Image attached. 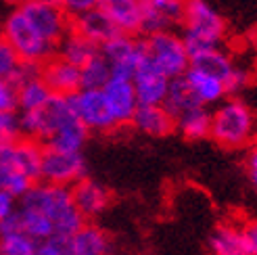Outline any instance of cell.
Listing matches in <instances>:
<instances>
[{"label": "cell", "instance_id": "6da1fadb", "mask_svg": "<svg viewBox=\"0 0 257 255\" xmlns=\"http://www.w3.org/2000/svg\"><path fill=\"white\" fill-rule=\"evenodd\" d=\"M19 201H21L19 207H28L46 215L55 226V236L69 238L86 224L84 215L78 211L73 203L71 188L67 186L36 182Z\"/></svg>", "mask_w": 257, "mask_h": 255}, {"label": "cell", "instance_id": "7a4b0ae2", "mask_svg": "<svg viewBox=\"0 0 257 255\" xmlns=\"http://www.w3.org/2000/svg\"><path fill=\"white\" fill-rule=\"evenodd\" d=\"M209 136L224 149H245L257 138V117L253 109L238 96L222 100L211 111Z\"/></svg>", "mask_w": 257, "mask_h": 255}, {"label": "cell", "instance_id": "3957f363", "mask_svg": "<svg viewBox=\"0 0 257 255\" xmlns=\"http://www.w3.org/2000/svg\"><path fill=\"white\" fill-rule=\"evenodd\" d=\"M184 46L188 55L217 48L226 36V21L207 0H186L184 3Z\"/></svg>", "mask_w": 257, "mask_h": 255}, {"label": "cell", "instance_id": "277c9868", "mask_svg": "<svg viewBox=\"0 0 257 255\" xmlns=\"http://www.w3.org/2000/svg\"><path fill=\"white\" fill-rule=\"evenodd\" d=\"M0 36H3V40L15 50L17 57L23 63H30V65L40 67L42 63H46L57 53V46L46 42L44 38L32 28L30 21L25 19L23 13L19 11V7H13L3 17Z\"/></svg>", "mask_w": 257, "mask_h": 255}, {"label": "cell", "instance_id": "5b68a950", "mask_svg": "<svg viewBox=\"0 0 257 255\" xmlns=\"http://www.w3.org/2000/svg\"><path fill=\"white\" fill-rule=\"evenodd\" d=\"M73 119L78 117L73 113L69 96L50 94V98L40 109L19 113V132L23 138L36 140L44 147L61 128H65Z\"/></svg>", "mask_w": 257, "mask_h": 255}, {"label": "cell", "instance_id": "8992f818", "mask_svg": "<svg viewBox=\"0 0 257 255\" xmlns=\"http://www.w3.org/2000/svg\"><path fill=\"white\" fill-rule=\"evenodd\" d=\"M147 59L155 65L165 78L176 80L190 69V55L184 46L182 36L176 32H159L145 38Z\"/></svg>", "mask_w": 257, "mask_h": 255}, {"label": "cell", "instance_id": "52a82bcc", "mask_svg": "<svg viewBox=\"0 0 257 255\" xmlns=\"http://www.w3.org/2000/svg\"><path fill=\"white\" fill-rule=\"evenodd\" d=\"M100 57L107 61L111 69V78H121L132 82L140 63L147 59L145 40L119 34L100 46Z\"/></svg>", "mask_w": 257, "mask_h": 255}, {"label": "cell", "instance_id": "ba28073f", "mask_svg": "<svg viewBox=\"0 0 257 255\" xmlns=\"http://www.w3.org/2000/svg\"><path fill=\"white\" fill-rule=\"evenodd\" d=\"M86 178V159L82 153H63L44 147L40 180L55 186H73Z\"/></svg>", "mask_w": 257, "mask_h": 255}, {"label": "cell", "instance_id": "9c48e42d", "mask_svg": "<svg viewBox=\"0 0 257 255\" xmlns=\"http://www.w3.org/2000/svg\"><path fill=\"white\" fill-rule=\"evenodd\" d=\"M19 11L23 13V17L30 21L32 28L40 34L46 42L55 44V46L71 30V19L67 17V13L61 7H48V5L38 3V0H30V3L21 5Z\"/></svg>", "mask_w": 257, "mask_h": 255}, {"label": "cell", "instance_id": "30bf717a", "mask_svg": "<svg viewBox=\"0 0 257 255\" xmlns=\"http://www.w3.org/2000/svg\"><path fill=\"white\" fill-rule=\"evenodd\" d=\"M42 155H44V147L40 143H36V140L23 138V136L0 147V159L7 165H11L15 172L30 178L34 184L40 182Z\"/></svg>", "mask_w": 257, "mask_h": 255}, {"label": "cell", "instance_id": "8fae6325", "mask_svg": "<svg viewBox=\"0 0 257 255\" xmlns=\"http://www.w3.org/2000/svg\"><path fill=\"white\" fill-rule=\"evenodd\" d=\"M71 107L78 121L86 128V130H96V132H105L113 130L115 121L111 119V113L107 109L105 96L102 90H78L73 96H69Z\"/></svg>", "mask_w": 257, "mask_h": 255}, {"label": "cell", "instance_id": "7c38bea8", "mask_svg": "<svg viewBox=\"0 0 257 255\" xmlns=\"http://www.w3.org/2000/svg\"><path fill=\"white\" fill-rule=\"evenodd\" d=\"M184 0H143V23L140 34L153 36L170 32L172 25L182 23Z\"/></svg>", "mask_w": 257, "mask_h": 255}, {"label": "cell", "instance_id": "4fadbf2b", "mask_svg": "<svg viewBox=\"0 0 257 255\" xmlns=\"http://www.w3.org/2000/svg\"><path fill=\"white\" fill-rule=\"evenodd\" d=\"M102 96H105L107 109L111 113V119L115 121V125L132 123V117L138 109V98H136L134 86L130 80L111 78L102 86Z\"/></svg>", "mask_w": 257, "mask_h": 255}, {"label": "cell", "instance_id": "5bb4252c", "mask_svg": "<svg viewBox=\"0 0 257 255\" xmlns=\"http://www.w3.org/2000/svg\"><path fill=\"white\" fill-rule=\"evenodd\" d=\"M40 78L48 86V90L59 96H73L78 90H82L80 67L71 65L57 55L40 65Z\"/></svg>", "mask_w": 257, "mask_h": 255}, {"label": "cell", "instance_id": "9a60e30c", "mask_svg": "<svg viewBox=\"0 0 257 255\" xmlns=\"http://www.w3.org/2000/svg\"><path fill=\"white\" fill-rule=\"evenodd\" d=\"M132 86L138 105H163L165 96H168L170 78H165L149 59H145L134 73Z\"/></svg>", "mask_w": 257, "mask_h": 255}, {"label": "cell", "instance_id": "2e32d148", "mask_svg": "<svg viewBox=\"0 0 257 255\" xmlns=\"http://www.w3.org/2000/svg\"><path fill=\"white\" fill-rule=\"evenodd\" d=\"M119 34L134 36L140 34L143 23V0H100L98 7Z\"/></svg>", "mask_w": 257, "mask_h": 255}, {"label": "cell", "instance_id": "e0dca14e", "mask_svg": "<svg viewBox=\"0 0 257 255\" xmlns=\"http://www.w3.org/2000/svg\"><path fill=\"white\" fill-rule=\"evenodd\" d=\"M71 197L78 211L84 215V220L100 215L111 203L109 190L96 180H90V178H84V180L71 186Z\"/></svg>", "mask_w": 257, "mask_h": 255}, {"label": "cell", "instance_id": "ac0fdd59", "mask_svg": "<svg viewBox=\"0 0 257 255\" xmlns=\"http://www.w3.org/2000/svg\"><path fill=\"white\" fill-rule=\"evenodd\" d=\"M113 243L98 226L84 224L75 234L67 238V255H109Z\"/></svg>", "mask_w": 257, "mask_h": 255}, {"label": "cell", "instance_id": "d6986e66", "mask_svg": "<svg viewBox=\"0 0 257 255\" xmlns=\"http://www.w3.org/2000/svg\"><path fill=\"white\" fill-rule=\"evenodd\" d=\"M71 30L88 38V40L94 42L96 46H102L105 42H109L111 38L119 36L117 28H115L111 19L100 9H94V11L84 13V15L71 19Z\"/></svg>", "mask_w": 257, "mask_h": 255}, {"label": "cell", "instance_id": "ffe728a7", "mask_svg": "<svg viewBox=\"0 0 257 255\" xmlns=\"http://www.w3.org/2000/svg\"><path fill=\"white\" fill-rule=\"evenodd\" d=\"M132 123L138 132L149 136H168L176 130V119L163 105H138Z\"/></svg>", "mask_w": 257, "mask_h": 255}, {"label": "cell", "instance_id": "44dd1931", "mask_svg": "<svg viewBox=\"0 0 257 255\" xmlns=\"http://www.w3.org/2000/svg\"><path fill=\"white\" fill-rule=\"evenodd\" d=\"M190 69L207 73L224 84L230 78V73L236 69V65H234L232 57L217 46V48H209V50H203V53L192 55L190 57Z\"/></svg>", "mask_w": 257, "mask_h": 255}, {"label": "cell", "instance_id": "7402d4cb", "mask_svg": "<svg viewBox=\"0 0 257 255\" xmlns=\"http://www.w3.org/2000/svg\"><path fill=\"white\" fill-rule=\"evenodd\" d=\"M100 53V46H96L94 42H90L88 38L80 36L78 32L69 30L65 34V38L57 44V57L65 59L67 63L75 67H82L90 59H94Z\"/></svg>", "mask_w": 257, "mask_h": 255}, {"label": "cell", "instance_id": "603a6c76", "mask_svg": "<svg viewBox=\"0 0 257 255\" xmlns=\"http://www.w3.org/2000/svg\"><path fill=\"white\" fill-rule=\"evenodd\" d=\"M209 251L211 255H249L245 236H242V228L232 224H220L209 234Z\"/></svg>", "mask_w": 257, "mask_h": 255}, {"label": "cell", "instance_id": "cb8c5ba5", "mask_svg": "<svg viewBox=\"0 0 257 255\" xmlns=\"http://www.w3.org/2000/svg\"><path fill=\"white\" fill-rule=\"evenodd\" d=\"M184 78H186V82H188V86H190L192 94L197 96L199 105H203V107L215 105V103L220 105L222 100L228 96L224 84H222L220 80L211 78V75H207V73H201V71H197V69H188V71L184 73Z\"/></svg>", "mask_w": 257, "mask_h": 255}, {"label": "cell", "instance_id": "d4e9b609", "mask_svg": "<svg viewBox=\"0 0 257 255\" xmlns=\"http://www.w3.org/2000/svg\"><path fill=\"white\" fill-rule=\"evenodd\" d=\"M163 107L170 111V115L176 119L180 117L182 113L195 109V107H203L199 105L197 96L192 94L190 86L186 82V78L182 75V78H176V80H170V88H168V96H165L163 100Z\"/></svg>", "mask_w": 257, "mask_h": 255}, {"label": "cell", "instance_id": "484cf974", "mask_svg": "<svg viewBox=\"0 0 257 255\" xmlns=\"http://www.w3.org/2000/svg\"><path fill=\"white\" fill-rule=\"evenodd\" d=\"M176 128L184 138L188 140H201L207 138L211 130V111L207 107H195L180 117H176Z\"/></svg>", "mask_w": 257, "mask_h": 255}, {"label": "cell", "instance_id": "4316f807", "mask_svg": "<svg viewBox=\"0 0 257 255\" xmlns=\"http://www.w3.org/2000/svg\"><path fill=\"white\" fill-rule=\"evenodd\" d=\"M86 140H88V130L78 119H73L65 128H61L44 147L53 151H63V153H82Z\"/></svg>", "mask_w": 257, "mask_h": 255}, {"label": "cell", "instance_id": "83f0119b", "mask_svg": "<svg viewBox=\"0 0 257 255\" xmlns=\"http://www.w3.org/2000/svg\"><path fill=\"white\" fill-rule=\"evenodd\" d=\"M50 92L48 86L42 82L40 73L38 75H32V78L23 80L17 84V96H19V111L25 113V111H34V109H40L46 100L50 98Z\"/></svg>", "mask_w": 257, "mask_h": 255}, {"label": "cell", "instance_id": "f1b7e54d", "mask_svg": "<svg viewBox=\"0 0 257 255\" xmlns=\"http://www.w3.org/2000/svg\"><path fill=\"white\" fill-rule=\"evenodd\" d=\"M19 218H21V230L23 234H28L30 238H34L36 243H42V240L55 236V226L46 215H42L40 211H34L28 207H19Z\"/></svg>", "mask_w": 257, "mask_h": 255}, {"label": "cell", "instance_id": "f546056e", "mask_svg": "<svg viewBox=\"0 0 257 255\" xmlns=\"http://www.w3.org/2000/svg\"><path fill=\"white\" fill-rule=\"evenodd\" d=\"M111 80V69L100 53L80 67V84L82 90H102V86Z\"/></svg>", "mask_w": 257, "mask_h": 255}, {"label": "cell", "instance_id": "4dcf8cb0", "mask_svg": "<svg viewBox=\"0 0 257 255\" xmlns=\"http://www.w3.org/2000/svg\"><path fill=\"white\" fill-rule=\"evenodd\" d=\"M32 186H34V182L30 178H25L23 174L15 172L11 165H7L3 159H0V190L13 195L15 199H21Z\"/></svg>", "mask_w": 257, "mask_h": 255}, {"label": "cell", "instance_id": "1f68e13d", "mask_svg": "<svg viewBox=\"0 0 257 255\" xmlns=\"http://www.w3.org/2000/svg\"><path fill=\"white\" fill-rule=\"evenodd\" d=\"M36 240L23 232L0 236V255H36Z\"/></svg>", "mask_w": 257, "mask_h": 255}, {"label": "cell", "instance_id": "d6a6232c", "mask_svg": "<svg viewBox=\"0 0 257 255\" xmlns=\"http://www.w3.org/2000/svg\"><path fill=\"white\" fill-rule=\"evenodd\" d=\"M21 65H23V61L17 57V53L0 38V80L13 82L17 78Z\"/></svg>", "mask_w": 257, "mask_h": 255}, {"label": "cell", "instance_id": "836d02e7", "mask_svg": "<svg viewBox=\"0 0 257 255\" xmlns=\"http://www.w3.org/2000/svg\"><path fill=\"white\" fill-rule=\"evenodd\" d=\"M17 84H13L11 80H0V113H17Z\"/></svg>", "mask_w": 257, "mask_h": 255}, {"label": "cell", "instance_id": "e575fe53", "mask_svg": "<svg viewBox=\"0 0 257 255\" xmlns=\"http://www.w3.org/2000/svg\"><path fill=\"white\" fill-rule=\"evenodd\" d=\"M19 115L17 113H0V147L19 138Z\"/></svg>", "mask_w": 257, "mask_h": 255}, {"label": "cell", "instance_id": "d590c367", "mask_svg": "<svg viewBox=\"0 0 257 255\" xmlns=\"http://www.w3.org/2000/svg\"><path fill=\"white\" fill-rule=\"evenodd\" d=\"M100 7V0H63V11L67 13L69 19H75L84 15V13H90Z\"/></svg>", "mask_w": 257, "mask_h": 255}, {"label": "cell", "instance_id": "8d00e7d4", "mask_svg": "<svg viewBox=\"0 0 257 255\" xmlns=\"http://www.w3.org/2000/svg\"><path fill=\"white\" fill-rule=\"evenodd\" d=\"M36 255H67V238L50 236L42 243H38Z\"/></svg>", "mask_w": 257, "mask_h": 255}, {"label": "cell", "instance_id": "74e56055", "mask_svg": "<svg viewBox=\"0 0 257 255\" xmlns=\"http://www.w3.org/2000/svg\"><path fill=\"white\" fill-rule=\"evenodd\" d=\"M247 84H249V73H247L245 69L236 67L232 73H230V78L224 82L226 94H230V96H236L240 90H245Z\"/></svg>", "mask_w": 257, "mask_h": 255}, {"label": "cell", "instance_id": "f35d334b", "mask_svg": "<svg viewBox=\"0 0 257 255\" xmlns=\"http://www.w3.org/2000/svg\"><path fill=\"white\" fill-rule=\"evenodd\" d=\"M17 232H23L21 230V218H19V209L9 215L7 220L0 222V236H9V234H17Z\"/></svg>", "mask_w": 257, "mask_h": 255}, {"label": "cell", "instance_id": "ab89813d", "mask_svg": "<svg viewBox=\"0 0 257 255\" xmlns=\"http://www.w3.org/2000/svg\"><path fill=\"white\" fill-rule=\"evenodd\" d=\"M242 236H245V245L249 255H257V222H249L242 226Z\"/></svg>", "mask_w": 257, "mask_h": 255}, {"label": "cell", "instance_id": "60d3db41", "mask_svg": "<svg viewBox=\"0 0 257 255\" xmlns=\"http://www.w3.org/2000/svg\"><path fill=\"white\" fill-rule=\"evenodd\" d=\"M17 211V199L5 193V190H0V222L7 220L9 215H13Z\"/></svg>", "mask_w": 257, "mask_h": 255}, {"label": "cell", "instance_id": "b9f144b4", "mask_svg": "<svg viewBox=\"0 0 257 255\" xmlns=\"http://www.w3.org/2000/svg\"><path fill=\"white\" fill-rule=\"evenodd\" d=\"M247 172H249L253 188L257 190V140L251 145V151H249V155H247Z\"/></svg>", "mask_w": 257, "mask_h": 255}, {"label": "cell", "instance_id": "7bdbcfd3", "mask_svg": "<svg viewBox=\"0 0 257 255\" xmlns=\"http://www.w3.org/2000/svg\"><path fill=\"white\" fill-rule=\"evenodd\" d=\"M42 5H48V7H63V0H38Z\"/></svg>", "mask_w": 257, "mask_h": 255}, {"label": "cell", "instance_id": "ee69618b", "mask_svg": "<svg viewBox=\"0 0 257 255\" xmlns=\"http://www.w3.org/2000/svg\"><path fill=\"white\" fill-rule=\"evenodd\" d=\"M5 3H11V5H15V7H21L25 3H30V0H5Z\"/></svg>", "mask_w": 257, "mask_h": 255}, {"label": "cell", "instance_id": "f6af8a7d", "mask_svg": "<svg viewBox=\"0 0 257 255\" xmlns=\"http://www.w3.org/2000/svg\"><path fill=\"white\" fill-rule=\"evenodd\" d=\"M253 40H255V44H257V28H255V32H253Z\"/></svg>", "mask_w": 257, "mask_h": 255}, {"label": "cell", "instance_id": "bcb514c9", "mask_svg": "<svg viewBox=\"0 0 257 255\" xmlns=\"http://www.w3.org/2000/svg\"><path fill=\"white\" fill-rule=\"evenodd\" d=\"M0 38H3V36H0Z\"/></svg>", "mask_w": 257, "mask_h": 255}, {"label": "cell", "instance_id": "7dc6e473", "mask_svg": "<svg viewBox=\"0 0 257 255\" xmlns=\"http://www.w3.org/2000/svg\"><path fill=\"white\" fill-rule=\"evenodd\" d=\"M184 3H186V0H184Z\"/></svg>", "mask_w": 257, "mask_h": 255}]
</instances>
